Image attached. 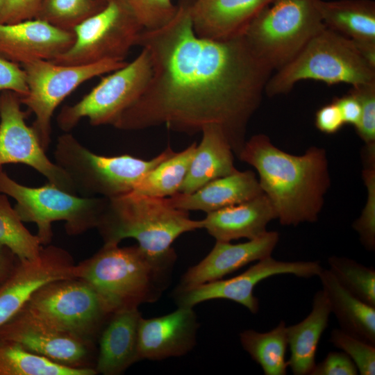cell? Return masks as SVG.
<instances>
[{"label": "cell", "instance_id": "cell-1", "mask_svg": "<svg viewBox=\"0 0 375 375\" xmlns=\"http://www.w3.org/2000/svg\"><path fill=\"white\" fill-rule=\"evenodd\" d=\"M190 3L182 0L167 24L140 33L135 46L148 52L151 76L115 128L135 131L165 125L193 135L215 124L238 156L272 69L252 53L242 33L224 40L197 36Z\"/></svg>", "mask_w": 375, "mask_h": 375}, {"label": "cell", "instance_id": "cell-2", "mask_svg": "<svg viewBox=\"0 0 375 375\" xmlns=\"http://www.w3.org/2000/svg\"><path fill=\"white\" fill-rule=\"evenodd\" d=\"M238 157L257 170L262 192L282 225L318 220L331 184L323 148L312 147L295 156L274 146L266 135L258 134L245 142Z\"/></svg>", "mask_w": 375, "mask_h": 375}, {"label": "cell", "instance_id": "cell-3", "mask_svg": "<svg viewBox=\"0 0 375 375\" xmlns=\"http://www.w3.org/2000/svg\"><path fill=\"white\" fill-rule=\"evenodd\" d=\"M176 260L174 250L152 255L138 245L104 243L78 265V278L97 293L112 314L158 301L169 284Z\"/></svg>", "mask_w": 375, "mask_h": 375}, {"label": "cell", "instance_id": "cell-4", "mask_svg": "<svg viewBox=\"0 0 375 375\" xmlns=\"http://www.w3.org/2000/svg\"><path fill=\"white\" fill-rule=\"evenodd\" d=\"M203 226L202 219H191L188 211L174 207L167 197L131 192L108 199L97 228L104 243L133 238L146 252L163 255L174 251L172 244L181 235Z\"/></svg>", "mask_w": 375, "mask_h": 375}, {"label": "cell", "instance_id": "cell-5", "mask_svg": "<svg viewBox=\"0 0 375 375\" xmlns=\"http://www.w3.org/2000/svg\"><path fill=\"white\" fill-rule=\"evenodd\" d=\"M307 79L354 87L375 83V68L362 57L351 40L326 27L270 76L265 91L269 97L285 94Z\"/></svg>", "mask_w": 375, "mask_h": 375}, {"label": "cell", "instance_id": "cell-6", "mask_svg": "<svg viewBox=\"0 0 375 375\" xmlns=\"http://www.w3.org/2000/svg\"><path fill=\"white\" fill-rule=\"evenodd\" d=\"M174 153L168 146L148 160L128 154L101 156L65 133L58 138L54 158L71 178L76 194L110 199L133 192L148 172Z\"/></svg>", "mask_w": 375, "mask_h": 375}, {"label": "cell", "instance_id": "cell-7", "mask_svg": "<svg viewBox=\"0 0 375 375\" xmlns=\"http://www.w3.org/2000/svg\"><path fill=\"white\" fill-rule=\"evenodd\" d=\"M319 0H274L248 24L242 34L252 53L272 70L291 61L326 28Z\"/></svg>", "mask_w": 375, "mask_h": 375}, {"label": "cell", "instance_id": "cell-8", "mask_svg": "<svg viewBox=\"0 0 375 375\" xmlns=\"http://www.w3.org/2000/svg\"><path fill=\"white\" fill-rule=\"evenodd\" d=\"M0 193L15 199V210L23 222L35 223L42 245L53 237L51 224L65 221L68 234H81L97 228L108 199L78 197L49 183L41 187H28L10 178L0 169Z\"/></svg>", "mask_w": 375, "mask_h": 375}, {"label": "cell", "instance_id": "cell-9", "mask_svg": "<svg viewBox=\"0 0 375 375\" xmlns=\"http://www.w3.org/2000/svg\"><path fill=\"white\" fill-rule=\"evenodd\" d=\"M20 310L91 343L112 315L97 293L80 278L58 280L44 285Z\"/></svg>", "mask_w": 375, "mask_h": 375}, {"label": "cell", "instance_id": "cell-10", "mask_svg": "<svg viewBox=\"0 0 375 375\" xmlns=\"http://www.w3.org/2000/svg\"><path fill=\"white\" fill-rule=\"evenodd\" d=\"M151 74L149 55L142 49L131 62L102 78L79 101L65 106L56 118L58 127L69 133L83 118H88L92 126L115 127L144 93Z\"/></svg>", "mask_w": 375, "mask_h": 375}, {"label": "cell", "instance_id": "cell-11", "mask_svg": "<svg viewBox=\"0 0 375 375\" xmlns=\"http://www.w3.org/2000/svg\"><path fill=\"white\" fill-rule=\"evenodd\" d=\"M126 63L106 60L89 65H65L38 60L22 65L28 93L19 97L20 101L27 107L28 112L34 114L31 127L45 151L51 142V121L58 106L83 83L117 70Z\"/></svg>", "mask_w": 375, "mask_h": 375}, {"label": "cell", "instance_id": "cell-12", "mask_svg": "<svg viewBox=\"0 0 375 375\" xmlns=\"http://www.w3.org/2000/svg\"><path fill=\"white\" fill-rule=\"evenodd\" d=\"M142 30L123 0H107L102 9L74 28L73 44L49 61L65 65L123 61Z\"/></svg>", "mask_w": 375, "mask_h": 375}, {"label": "cell", "instance_id": "cell-13", "mask_svg": "<svg viewBox=\"0 0 375 375\" xmlns=\"http://www.w3.org/2000/svg\"><path fill=\"white\" fill-rule=\"evenodd\" d=\"M19 96L9 90L0 94V169L8 163L33 167L58 188L76 194L71 178L46 155L32 128L25 122Z\"/></svg>", "mask_w": 375, "mask_h": 375}, {"label": "cell", "instance_id": "cell-14", "mask_svg": "<svg viewBox=\"0 0 375 375\" xmlns=\"http://www.w3.org/2000/svg\"><path fill=\"white\" fill-rule=\"evenodd\" d=\"M323 267L318 261H283L271 256L258 260L243 273L228 279H218L192 288L174 292L178 306L194 307L203 301L226 299L236 302L256 314L258 299L254 296L256 285L264 279L279 274H292L310 278L318 276Z\"/></svg>", "mask_w": 375, "mask_h": 375}, {"label": "cell", "instance_id": "cell-15", "mask_svg": "<svg viewBox=\"0 0 375 375\" xmlns=\"http://www.w3.org/2000/svg\"><path fill=\"white\" fill-rule=\"evenodd\" d=\"M79 268L63 249L48 245L38 257L19 260L0 286V326L14 317L33 294L53 281L78 278Z\"/></svg>", "mask_w": 375, "mask_h": 375}, {"label": "cell", "instance_id": "cell-16", "mask_svg": "<svg viewBox=\"0 0 375 375\" xmlns=\"http://www.w3.org/2000/svg\"><path fill=\"white\" fill-rule=\"evenodd\" d=\"M0 340L73 368L90 367L91 342L53 328L20 310L0 326Z\"/></svg>", "mask_w": 375, "mask_h": 375}, {"label": "cell", "instance_id": "cell-17", "mask_svg": "<svg viewBox=\"0 0 375 375\" xmlns=\"http://www.w3.org/2000/svg\"><path fill=\"white\" fill-rule=\"evenodd\" d=\"M192 307L178 306L169 314L145 319L138 326V358L161 360L187 354L196 344L199 328Z\"/></svg>", "mask_w": 375, "mask_h": 375}, {"label": "cell", "instance_id": "cell-18", "mask_svg": "<svg viewBox=\"0 0 375 375\" xmlns=\"http://www.w3.org/2000/svg\"><path fill=\"white\" fill-rule=\"evenodd\" d=\"M74 32L33 19L0 24V56L21 65L33 60H51L74 43Z\"/></svg>", "mask_w": 375, "mask_h": 375}, {"label": "cell", "instance_id": "cell-19", "mask_svg": "<svg viewBox=\"0 0 375 375\" xmlns=\"http://www.w3.org/2000/svg\"><path fill=\"white\" fill-rule=\"evenodd\" d=\"M279 240L277 231H266L253 240L239 244L216 241L208 254L182 276L174 292L223 278L247 264L271 256Z\"/></svg>", "mask_w": 375, "mask_h": 375}, {"label": "cell", "instance_id": "cell-20", "mask_svg": "<svg viewBox=\"0 0 375 375\" xmlns=\"http://www.w3.org/2000/svg\"><path fill=\"white\" fill-rule=\"evenodd\" d=\"M274 0H194L190 16L195 34L224 40L242 34L251 19Z\"/></svg>", "mask_w": 375, "mask_h": 375}, {"label": "cell", "instance_id": "cell-21", "mask_svg": "<svg viewBox=\"0 0 375 375\" xmlns=\"http://www.w3.org/2000/svg\"><path fill=\"white\" fill-rule=\"evenodd\" d=\"M274 219L275 210L268 197L262 193L249 201L206 213L202 220L203 228L216 241L231 242L260 237Z\"/></svg>", "mask_w": 375, "mask_h": 375}, {"label": "cell", "instance_id": "cell-22", "mask_svg": "<svg viewBox=\"0 0 375 375\" xmlns=\"http://www.w3.org/2000/svg\"><path fill=\"white\" fill-rule=\"evenodd\" d=\"M262 193L253 172L237 170L210 181L192 193L177 192L167 199L175 208L209 213L249 201Z\"/></svg>", "mask_w": 375, "mask_h": 375}, {"label": "cell", "instance_id": "cell-23", "mask_svg": "<svg viewBox=\"0 0 375 375\" xmlns=\"http://www.w3.org/2000/svg\"><path fill=\"white\" fill-rule=\"evenodd\" d=\"M138 308L112 313L101 330L94 367L97 374L118 375L139 361Z\"/></svg>", "mask_w": 375, "mask_h": 375}, {"label": "cell", "instance_id": "cell-24", "mask_svg": "<svg viewBox=\"0 0 375 375\" xmlns=\"http://www.w3.org/2000/svg\"><path fill=\"white\" fill-rule=\"evenodd\" d=\"M201 132V140L178 192L192 193L210 181L238 170L234 166L233 151L223 129L210 124Z\"/></svg>", "mask_w": 375, "mask_h": 375}, {"label": "cell", "instance_id": "cell-25", "mask_svg": "<svg viewBox=\"0 0 375 375\" xmlns=\"http://www.w3.org/2000/svg\"><path fill=\"white\" fill-rule=\"evenodd\" d=\"M331 313L329 301L323 290L314 295L312 310L300 322L286 326L290 358L287 361L294 375H310L316 362L315 356L322 333Z\"/></svg>", "mask_w": 375, "mask_h": 375}, {"label": "cell", "instance_id": "cell-26", "mask_svg": "<svg viewBox=\"0 0 375 375\" xmlns=\"http://www.w3.org/2000/svg\"><path fill=\"white\" fill-rule=\"evenodd\" d=\"M318 276L340 328L375 345V307L360 300L344 289L329 269L322 268Z\"/></svg>", "mask_w": 375, "mask_h": 375}, {"label": "cell", "instance_id": "cell-27", "mask_svg": "<svg viewBox=\"0 0 375 375\" xmlns=\"http://www.w3.org/2000/svg\"><path fill=\"white\" fill-rule=\"evenodd\" d=\"M326 27L352 41L375 42V2L372 0H319Z\"/></svg>", "mask_w": 375, "mask_h": 375}, {"label": "cell", "instance_id": "cell-28", "mask_svg": "<svg viewBox=\"0 0 375 375\" xmlns=\"http://www.w3.org/2000/svg\"><path fill=\"white\" fill-rule=\"evenodd\" d=\"M240 341L244 350L261 367L265 375L286 374L288 340L284 321L265 333L244 330L240 333Z\"/></svg>", "mask_w": 375, "mask_h": 375}, {"label": "cell", "instance_id": "cell-29", "mask_svg": "<svg viewBox=\"0 0 375 375\" xmlns=\"http://www.w3.org/2000/svg\"><path fill=\"white\" fill-rule=\"evenodd\" d=\"M94 368H73L0 340V375H94Z\"/></svg>", "mask_w": 375, "mask_h": 375}, {"label": "cell", "instance_id": "cell-30", "mask_svg": "<svg viewBox=\"0 0 375 375\" xmlns=\"http://www.w3.org/2000/svg\"><path fill=\"white\" fill-rule=\"evenodd\" d=\"M197 144L174 152L162 160L138 184L133 192L155 197H169L178 192L194 155Z\"/></svg>", "mask_w": 375, "mask_h": 375}, {"label": "cell", "instance_id": "cell-31", "mask_svg": "<svg viewBox=\"0 0 375 375\" xmlns=\"http://www.w3.org/2000/svg\"><path fill=\"white\" fill-rule=\"evenodd\" d=\"M0 245L8 248L19 260L35 258L42 247L38 235L24 226L4 194H0Z\"/></svg>", "mask_w": 375, "mask_h": 375}, {"label": "cell", "instance_id": "cell-32", "mask_svg": "<svg viewBox=\"0 0 375 375\" xmlns=\"http://www.w3.org/2000/svg\"><path fill=\"white\" fill-rule=\"evenodd\" d=\"M329 270L349 292L365 303L375 307V270L351 258L330 256Z\"/></svg>", "mask_w": 375, "mask_h": 375}, {"label": "cell", "instance_id": "cell-33", "mask_svg": "<svg viewBox=\"0 0 375 375\" xmlns=\"http://www.w3.org/2000/svg\"><path fill=\"white\" fill-rule=\"evenodd\" d=\"M106 3L103 0H43L35 19L73 32L76 26L102 9Z\"/></svg>", "mask_w": 375, "mask_h": 375}, {"label": "cell", "instance_id": "cell-34", "mask_svg": "<svg viewBox=\"0 0 375 375\" xmlns=\"http://www.w3.org/2000/svg\"><path fill=\"white\" fill-rule=\"evenodd\" d=\"M364 169L362 178L367 188V201L353 228L360 240L368 251L375 249V146H365L362 152Z\"/></svg>", "mask_w": 375, "mask_h": 375}, {"label": "cell", "instance_id": "cell-35", "mask_svg": "<svg viewBox=\"0 0 375 375\" xmlns=\"http://www.w3.org/2000/svg\"><path fill=\"white\" fill-rule=\"evenodd\" d=\"M329 342L347 354L361 375L375 374V345H372L341 328L331 332Z\"/></svg>", "mask_w": 375, "mask_h": 375}, {"label": "cell", "instance_id": "cell-36", "mask_svg": "<svg viewBox=\"0 0 375 375\" xmlns=\"http://www.w3.org/2000/svg\"><path fill=\"white\" fill-rule=\"evenodd\" d=\"M143 30H155L167 24L175 15L178 5L172 0H123Z\"/></svg>", "mask_w": 375, "mask_h": 375}, {"label": "cell", "instance_id": "cell-37", "mask_svg": "<svg viewBox=\"0 0 375 375\" xmlns=\"http://www.w3.org/2000/svg\"><path fill=\"white\" fill-rule=\"evenodd\" d=\"M358 99L362 110L359 125L356 128L365 145L375 144V83L359 85L350 90Z\"/></svg>", "mask_w": 375, "mask_h": 375}, {"label": "cell", "instance_id": "cell-38", "mask_svg": "<svg viewBox=\"0 0 375 375\" xmlns=\"http://www.w3.org/2000/svg\"><path fill=\"white\" fill-rule=\"evenodd\" d=\"M43 0H6L0 11V24H11L35 19Z\"/></svg>", "mask_w": 375, "mask_h": 375}, {"label": "cell", "instance_id": "cell-39", "mask_svg": "<svg viewBox=\"0 0 375 375\" xmlns=\"http://www.w3.org/2000/svg\"><path fill=\"white\" fill-rule=\"evenodd\" d=\"M6 90L12 91L20 97L28 93L24 69L0 56V94Z\"/></svg>", "mask_w": 375, "mask_h": 375}, {"label": "cell", "instance_id": "cell-40", "mask_svg": "<svg viewBox=\"0 0 375 375\" xmlns=\"http://www.w3.org/2000/svg\"><path fill=\"white\" fill-rule=\"evenodd\" d=\"M358 369L343 351H331L325 358L316 363L310 375H357Z\"/></svg>", "mask_w": 375, "mask_h": 375}, {"label": "cell", "instance_id": "cell-41", "mask_svg": "<svg viewBox=\"0 0 375 375\" xmlns=\"http://www.w3.org/2000/svg\"><path fill=\"white\" fill-rule=\"evenodd\" d=\"M344 124L339 108L333 101L320 108L315 114V126L322 133H335Z\"/></svg>", "mask_w": 375, "mask_h": 375}, {"label": "cell", "instance_id": "cell-42", "mask_svg": "<svg viewBox=\"0 0 375 375\" xmlns=\"http://www.w3.org/2000/svg\"><path fill=\"white\" fill-rule=\"evenodd\" d=\"M339 108L344 124L358 127L361 119V106L357 97L351 92L333 100Z\"/></svg>", "mask_w": 375, "mask_h": 375}, {"label": "cell", "instance_id": "cell-43", "mask_svg": "<svg viewBox=\"0 0 375 375\" xmlns=\"http://www.w3.org/2000/svg\"><path fill=\"white\" fill-rule=\"evenodd\" d=\"M16 256L6 247L0 245V286L12 272Z\"/></svg>", "mask_w": 375, "mask_h": 375}, {"label": "cell", "instance_id": "cell-44", "mask_svg": "<svg viewBox=\"0 0 375 375\" xmlns=\"http://www.w3.org/2000/svg\"><path fill=\"white\" fill-rule=\"evenodd\" d=\"M352 42L362 57L375 68V42Z\"/></svg>", "mask_w": 375, "mask_h": 375}, {"label": "cell", "instance_id": "cell-45", "mask_svg": "<svg viewBox=\"0 0 375 375\" xmlns=\"http://www.w3.org/2000/svg\"><path fill=\"white\" fill-rule=\"evenodd\" d=\"M5 1H6V0H0V11H1Z\"/></svg>", "mask_w": 375, "mask_h": 375}, {"label": "cell", "instance_id": "cell-46", "mask_svg": "<svg viewBox=\"0 0 375 375\" xmlns=\"http://www.w3.org/2000/svg\"><path fill=\"white\" fill-rule=\"evenodd\" d=\"M103 1H107V0H103Z\"/></svg>", "mask_w": 375, "mask_h": 375}]
</instances>
